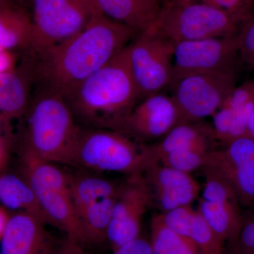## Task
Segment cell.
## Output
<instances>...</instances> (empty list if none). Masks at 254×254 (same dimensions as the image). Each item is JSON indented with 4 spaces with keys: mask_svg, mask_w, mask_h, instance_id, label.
Here are the masks:
<instances>
[{
    "mask_svg": "<svg viewBox=\"0 0 254 254\" xmlns=\"http://www.w3.org/2000/svg\"><path fill=\"white\" fill-rule=\"evenodd\" d=\"M0 202L6 208L31 214L49 225L33 189L23 176L12 174L0 176Z\"/></svg>",
    "mask_w": 254,
    "mask_h": 254,
    "instance_id": "cell-22",
    "label": "cell"
},
{
    "mask_svg": "<svg viewBox=\"0 0 254 254\" xmlns=\"http://www.w3.org/2000/svg\"><path fill=\"white\" fill-rule=\"evenodd\" d=\"M210 145H203L190 147L172 152L160 159L158 163L190 174L195 170L203 168L205 158L210 150Z\"/></svg>",
    "mask_w": 254,
    "mask_h": 254,
    "instance_id": "cell-24",
    "label": "cell"
},
{
    "mask_svg": "<svg viewBox=\"0 0 254 254\" xmlns=\"http://www.w3.org/2000/svg\"><path fill=\"white\" fill-rule=\"evenodd\" d=\"M205 183L201 198L211 202H239L232 187L223 179L204 173Z\"/></svg>",
    "mask_w": 254,
    "mask_h": 254,
    "instance_id": "cell-25",
    "label": "cell"
},
{
    "mask_svg": "<svg viewBox=\"0 0 254 254\" xmlns=\"http://www.w3.org/2000/svg\"><path fill=\"white\" fill-rule=\"evenodd\" d=\"M238 68L195 73L174 81L170 86L179 125L195 123L213 117L237 85Z\"/></svg>",
    "mask_w": 254,
    "mask_h": 254,
    "instance_id": "cell-9",
    "label": "cell"
},
{
    "mask_svg": "<svg viewBox=\"0 0 254 254\" xmlns=\"http://www.w3.org/2000/svg\"><path fill=\"white\" fill-rule=\"evenodd\" d=\"M239 202H211L200 198L198 210L225 245L235 240L242 213Z\"/></svg>",
    "mask_w": 254,
    "mask_h": 254,
    "instance_id": "cell-21",
    "label": "cell"
},
{
    "mask_svg": "<svg viewBox=\"0 0 254 254\" xmlns=\"http://www.w3.org/2000/svg\"><path fill=\"white\" fill-rule=\"evenodd\" d=\"M138 33L102 14L66 41L23 52L20 67L33 90H46L64 98L121 53Z\"/></svg>",
    "mask_w": 254,
    "mask_h": 254,
    "instance_id": "cell-1",
    "label": "cell"
},
{
    "mask_svg": "<svg viewBox=\"0 0 254 254\" xmlns=\"http://www.w3.org/2000/svg\"><path fill=\"white\" fill-rule=\"evenodd\" d=\"M31 14L21 4L0 6V48L4 51L28 48L31 42Z\"/></svg>",
    "mask_w": 254,
    "mask_h": 254,
    "instance_id": "cell-20",
    "label": "cell"
},
{
    "mask_svg": "<svg viewBox=\"0 0 254 254\" xmlns=\"http://www.w3.org/2000/svg\"><path fill=\"white\" fill-rule=\"evenodd\" d=\"M102 14L138 33L153 26L161 11V0H95Z\"/></svg>",
    "mask_w": 254,
    "mask_h": 254,
    "instance_id": "cell-16",
    "label": "cell"
},
{
    "mask_svg": "<svg viewBox=\"0 0 254 254\" xmlns=\"http://www.w3.org/2000/svg\"><path fill=\"white\" fill-rule=\"evenodd\" d=\"M150 243L153 254H203L193 242L165 226L158 215L152 220Z\"/></svg>",
    "mask_w": 254,
    "mask_h": 254,
    "instance_id": "cell-23",
    "label": "cell"
},
{
    "mask_svg": "<svg viewBox=\"0 0 254 254\" xmlns=\"http://www.w3.org/2000/svg\"><path fill=\"white\" fill-rule=\"evenodd\" d=\"M150 163L146 145L123 132L79 126L68 165L95 173L129 175Z\"/></svg>",
    "mask_w": 254,
    "mask_h": 254,
    "instance_id": "cell-4",
    "label": "cell"
},
{
    "mask_svg": "<svg viewBox=\"0 0 254 254\" xmlns=\"http://www.w3.org/2000/svg\"><path fill=\"white\" fill-rule=\"evenodd\" d=\"M9 218L10 216L5 208L0 206V241L4 235Z\"/></svg>",
    "mask_w": 254,
    "mask_h": 254,
    "instance_id": "cell-31",
    "label": "cell"
},
{
    "mask_svg": "<svg viewBox=\"0 0 254 254\" xmlns=\"http://www.w3.org/2000/svg\"><path fill=\"white\" fill-rule=\"evenodd\" d=\"M178 125V111L173 98L161 92L138 102L119 131L143 143L163 138Z\"/></svg>",
    "mask_w": 254,
    "mask_h": 254,
    "instance_id": "cell-13",
    "label": "cell"
},
{
    "mask_svg": "<svg viewBox=\"0 0 254 254\" xmlns=\"http://www.w3.org/2000/svg\"><path fill=\"white\" fill-rule=\"evenodd\" d=\"M143 174L151 190L153 203L162 213L190 205L199 193V185L190 174L158 162L150 163Z\"/></svg>",
    "mask_w": 254,
    "mask_h": 254,
    "instance_id": "cell-14",
    "label": "cell"
},
{
    "mask_svg": "<svg viewBox=\"0 0 254 254\" xmlns=\"http://www.w3.org/2000/svg\"><path fill=\"white\" fill-rule=\"evenodd\" d=\"M152 204L151 190L143 173L128 175L120 183L107 235L113 252L141 237L142 219Z\"/></svg>",
    "mask_w": 254,
    "mask_h": 254,
    "instance_id": "cell-12",
    "label": "cell"
},
{
    "mask_svg": "<svg viewBox=\"0 0 254 254\" xmlns=\"http://www.w3.org/2000/svg\"><path fill=\"white\" fill-rule=\"evenodd\" d=\"M230 184L241 205H254V137L243 136L209 151L203 168Z\"/></svg>",
    "mask_w": 254,
    "mask_h": 254,
    "instance_id": "cell-11",
    "label": "cell"
},
{
    "mask_svg": "<svg viewBox=\"0 0 254 254\" xmlns=\"http://www.w3.org/2000/svg\"><path fill=\"white\" fill-rule=\"evenodd\" d=\"M23 176L30 184L50 226L87 245L70 186L69 173L58 164L22 157Z\"/></svg>",
    "mask_w": 254,
    "mask_h": 254,
    "instance_id": "cell-5",
    "label": "cell"
},
{
    "mask_svg": "<svg viewBox=\"0 0 254 254\" xmlns=\"http://www.w3.org/2000/svg\"><path fill=\"white\" fill-rule=\"evenodd\" d=\"M241 23L233 15L212 5L167 1L151 27L176 43L234 36Z\"/></svg>",
    "mask_w": 254,
    "mask_h": 254,
    "instance_id": "cell-6",
    "label": "cell"
},
{
    "mask_svg": "<svg viewBox=\"0 0 254 254\" xmlns=\"http://www.w3.org/2000/svg\"><path fill=\"white\" fill-rule=\"evenodd\" d=\"M33 87L22 68L0 72V114L6 120L23 118Z\"/></svg>",
    "mask_w": 254,
    "mask_h": 254,
    "instance_id": "cell-19",
    "label": "cell"
},
{
    "mask_svg": "<svg viewBox=\"0 0 254 254\" xmlns=\"http://www.w3.org/2000/svg\"><path fill=\"white\" fill-rule=\"evenodd\" d=\"M64 98L80 127L120 131L141 100L128 67L126 48Z\"/></svg>",
    "mask_w": 254,
    "mask_h": 254,
    "instance_id": "cell-2",
    "label": "cell"
},
{
    "mask_svg": "<svg viewBox=\"0 0 254 254\" xmlns=\"http://www.w3.org/2000/svg\"><path fill=\"white\" fill-rule=\"evenodd\" d=\"M228 245L229 252L231 253H254V211L247 215L242 214L238 233L233 242Z\"/></svg>",
    "mask_w": 254,
    "mask_h": 254,
    "instance_id": "cell-27",
    "label": "cell"
},
{
    "mask_svg": "<svg viewBox=\"0 0 254 254\" xmlns=\"http://www.w3.org/2000/svg\"><path fill=\"white\" fill-rule=\"evenodd\" d=\"M237 41L241 62L254 70V11L240 25Z\"/></svg>",
    "mask_w": 254,
    "mask_h": 254,
    "instance_id": "cell-26",
    "label": "cell"
},
{
    "mask_svg": "<svg viewBox=\"0 0 254 254\" xmlns=\"http://www.w3.org/2000/svg\"><path fill=\"white\" fill-rule=\"evenodd\" d=\"M228 254H254V253H252V254H235V253H231V252H229Z\"/></svg>",
    "mask_w": 254,
    "mask_h": 254,
    "instance_id": "cell-35",
    "label": "cell"
},
{
    "mask_svg": "<svg viewBox=\"0 0 254 254\" xmlns=\"http://www.w3.org/2000/svg\"><path fill=\"white\" fill-rule=\"evenodd\" d=\"M216 141L211 125L203 121L195 123L180 124L154 144L147 145L150 163L158 162L165 155L176 150L210 145Z\"/></svg>",
    "mask_w": 254,
    "mask_h": 254,
    "instance_id": "cell-17",
    "label": "cell"
},
{
    "mask_svg": "<svg viewBox=\"0 0 254 254\" xmlns=\"http://www.w3.org/2000/svg\"><path fill=\"white\" fill-rule=\"evenodd\" d=\"M21 0H0V6L12 4H21Z\"/></svg>",
    "mask_w": 254,
    "mask_h": 254,
    "instance_id": "cell-33",
    "label": "cell"
},
{
    "mask_svg": "<svg viewBox=\"0 0 254 254\" xmlns=\"http://www.w3.org/2000/svg\"><path fill=\"white\" fill-rule=\"evenodd\" d=\"M30 4L31 39L24 51L66 41L103 14L95 0H30Z\"/></svg>",
    "mask_w": 254,
    "mask_h": 254,
    "instance_id": "cell-7",
    "label": "cell"
},
{
    "mask_svg": "<svg viewBox=\"0 0 254 254\" xmlns=\"http://www.w3.org/2000/svg\"><path fill=\"white\" fill-rule=\"evenodd\" d=\"M240 62L237 33L179 42L174 48L172 83L189 75L238 68Z\"/></svg>",
    "mask_w": 254,
    "mask_h": 254,
    "instance_id": "cell-10",
    "label": "cell"
},
{
    "mask_svg": "<svg viewBox=\"0 0 254 254\" xmlns=\"http://www.w3.org/2000/svg\"><path fill=\"white\" fill-rule=\"evenodd\" d=\"M113 254H153V252L150 241L139 237L113 251Z\"/></svg>",
    "mask_w": 254,
    "mask_h": 254,
    "instance_id": "cell-29",
    "label": "cell"
},
{
    "mask_svg": "<svg viewBox=\"0 0 254 254\" xmlns=\"http://www.w3.org/2000/svg\"><path fill=\"white\" fill-rule=\"evenodd\" d=\"M245 136L254 137V108L251 114L248 125H247V133Z\"/></svg>",
    "mask_w": 254,
    "mask_h": 254,
    "instance_id": "cell-32",
    "label": "cell"
},
{
    "mask_svg": "<svg viewBox=\"0 0 254 254\" xmlns=\"http://www.w3.org/2000/svg\"><path fill=\"white\" fill-rule=\"evenodd\" d=\"M23 119L22 157L68 165L79 125L64 98L33 90Z\"/></svg>",
    "mask_w": 254,
    "mask_h": 254,
    "instance_id": "cell-3",
    "label": "cell"
},
{
    "mask_svg": "<svg viewBox=\"0 0 254 254\" xmlns=\"http://www.w3.org/2000/svg\"><path fill=\"white\" fill-rule=\"evenodd\" d=\"M170 230L193 242L203 254H225V243L209 226L199 211L191 207L182 209L175 214Z\"/></svg>",
    "mask_w": 254,
    "mask_h": 254,
    "instance_id": "cell-18",
    "label": "cell"
},
{
    "mask_svg": "<svg viewBox=\"0 0 254 254\" xmlns=\"http://www.w3.org/2000/svg\"><path fill=\"white\" fill-rule=\"evenodd\" d=\"M175 2L192 1L205 3L225 10L238 18L241 23L245 21L254 11V0H168ZM242 24V23H241Z\"/></svg>",
    "mask_w": 254,
    "mask_h": 254,
    "instance_id": "cell-28",
    "label": "cell"
},
{
    "mask_svg": "<svg viewBox=\"0 0 254 254\" xmlns=\"http://www.w3.org/2000/svg\"><path fill=\"white\" fill-rule=\"evenodd\" d=\"M175 43L154 28L138 33L126 47L127 61L141 100L170 88Z\"/></svg>",
    "mask_w": 254,
    "mask_h": 254,
    "instance_id": "cell-8",
    "label": "cell"
},
{
    "mask_svg": "<svg viewBox=\"0 0 254 254\" xmlns=\"http://www.w3.org/2000/svg\"><path fill=\"white\" fill-rule=\"evenodd\" d=\"M1 158H2V150H1V145H0V163H1Z\"/></svg>",
    "mask_w": 254,
    "mask_h": 254,
    "instance_id": "cell-34",
    "label": "cell"
},
{
    "mask_svg": "<svg viewBox=\"0 0 254 254\" xmlns=\"http://www.w3.org/2000/svg\"><path fill=\"white\" fill-rule=\"evenodd\" d=\"M47 226L29 213L11 215L0 241V254H58L62 243Z\"/></svg>",
    "mask_w": 254,
    "mask_h": 254,
    "instance_id": "cell-15",
    "label": "cell"
},
{
    "mask_svg": "<svg viewBox=\"0 0 254 254\" xmlns=\"http://www.w3.org/2000/svg\"><path fill=\"white\" fill-rule=\"evenodd\" d=\"M58 254H88L85 250V246L76 241L66 238L62 242Z\"/></svg>",
    "mask_w": 254,
    "mask_h": 254,
    "instance_id": "cell-30",
    "label": "cell"
}]
</instances>
